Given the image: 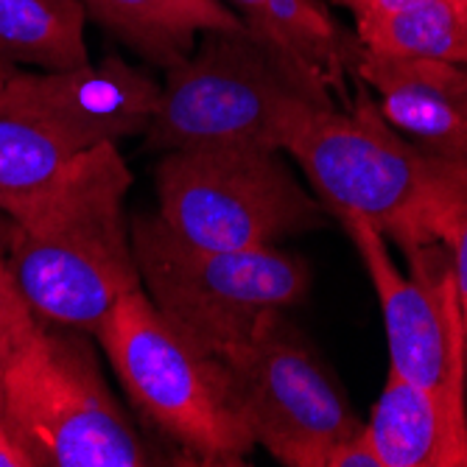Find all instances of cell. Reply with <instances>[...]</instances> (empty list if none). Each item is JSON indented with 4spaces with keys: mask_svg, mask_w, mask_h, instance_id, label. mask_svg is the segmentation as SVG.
I'll return each instance as SVG.
<instances>
[{
    "mask_svg": "<svg viewBox=\"0 0 467 467\" xmlns=\"http://www.w3.org/2000/svg\"><path fill=\"white\" fill-rule=\"evenodd\" d=\"M132 185L115 143L73 157L65 174L6 219L12 275L36 319L96 336L123 294L140 288L123 199Z\"/></svg>",
    "mask_w": 467,
    "mask_h": 467,
    "instance_id": "1",
    "label": "cell"
},
{
    "mask_svg": "<svg viewBox=\"0 0 467 467\" xmlns=\"http://www.w3.org/2000/svg\"><path fill=\"white\" fill-rule=\"evenodd\" d=\"M356 88L348 109L311 112L285 151L338 222H361L403 252L451 246L467 213V162L406 140L364 84Z\"/></svg>",
    "mask_w": 467,
    "mask_h": 467,
    "instance_id": "2",
    "label": "cell"
},
{
    "mask_svg": "<svg viewBox=\"0 0 467 467\" xmlns=\"http://www.w3.org/2000/svg\"><path fill=\"white\" fill-rule=\"evenodd\" d=\"M336 101L269 39L241 28L202 34L188 59L165 70L146 146L285 151L303 120Z\"/></svg>",
    "mask_w": 467,
    "mask_h": 467,
    "instance_id": "3",
    "label": "cell"
},
{
    "mask_svg": "<svg viewBox=\"0 0 467 467\" xmlns=\"http://www.w3.org/2000/svg\"><path fill=\"white\" fill-rule=\"evenodd\" d=\"M84 336L34 322L0 358V426L34 467L162 464L112 398Z\"/></svg>",
    "mask_w": 467,
    "mask_h": 467,
    "instance_id": "4",
    "label": "cell"
},
{
    "mask_svg": "<svg viewBox=\"0 0 467 467\" xmlns=\"http://www.w3.org/2000/svg\"><path fill=\"white\" fill-rule=\"evenodd\" d=\"M96 338L138 414L188 464H246L254 440L227 367L168 322L143 285L120 296Z\"/></svg>",
    "mask_w": 467,
    "mask_h": 467,
    "instance_id": "5",
    "label": "cell"
},
{
    "mask_svg": "<svg viewBox=\"0 0 467 467\" xmlns=\"http://www.w3.org/2000/svg\"><path fill=\"white\" fill-rule=\"evenodd\" d=\"M130 235L140 285L154 308L219 358L246 345L311 288L308 264L277 246H196L160 216H138Z\"/></svg>",
    "mask_w": 467,
    "mask_h": 467,
    "instance_id": "6",
    "label": "cell"
},
{
    "mask_svg": "<svg viewBox=\"0 0 467 467\" xmlns=\"http://www.w3.org/2000/svg\"><path fill=\"white\" fill-rule=\"evenodd\" d=\"M154 182L160 222L196 246H277L327 222L325 204L296 182L280 151H165Z\"/></svg>",
    "mask_w": 467,
    "mask_h": 467,
    "instance_id": "7",
    "label": "cell"
},
{
    "mask_svg": "<svg viewBox=\"0 0 467 467\" xmlns=\"http://www.w3.org/2000/svg\"><path fill=\"white\" fill-rule=\"evenodd\" d=\"M222 364L254 445L285 467H327V456L364 429L345 389L285 314L224 353Z\"/></svg>",
    "mask_w": 467,
    "mask_h": 467,
    "instance_id": "8",
    "label": "cell"
},
{
    "mask_svg": "<svg viewBox=\"0 0 467 467\" xmlns=\"http://www.w3.org/2000/svg\"><path fill=\"white\" fill-rule=\"evenodd\" d=\"M378 294L387 325L389 369L467 414V330L459 308L448 244L406 249L409 275L398 269L389 241L361 222H342Z\"/></svg>",
    "mask_w": 467,
    "mask_h": 467,
    "instance_id": "9",
    "label": "cell"
},
{
    "mask_svg": "<svg viewBox=\"0 0 467 467\" xmlns=\"http://www.w3.org/2000/svg\"><path fill=\"white\" fill-rule=\"evenodd\" d=\"M0 96L46 123L73 151H88L143 135L157 109L160 84L130 62L107 57L67 70L17 67Z\"/></svg>",
    "mask_w": 467,
    "mask_h": 467,
    "instance_id": "10",
    "label": "cell"
},
{
    "mask_svg": "<svg viewBox=\"0 0 467 467\" xmlns=\"http://www.w3.org/2000/svg\"><path fill=\"white\" fill-rule=\"evenodd\" d=\"M348 76L375 90L378 109L400 135L440 157L467 162V67L440 59L389 57L345 31Z\"/></svg>",
    "mask_w": 467,
    "mask_h": 467,
    "instance_id": "11",
    "label": "cell"
},
{
    "mask_svg": "<svg viewBox=\"0 0 467 467\" xmlns=\"http://www.w3.org/2000/svg\"><path fill=\"white\" fill-rule=\"evenodd\" d=\"M364 434L380 467H467V414L395 369L387 372Z\"/></svg>",
    "mask_w": 467,
    "mask_h": 467,
    "instance_id": "12",
    "label": "cell"
},
{
    "mask_svg": "<svg viewBox=\"0 0 467 467\" xmlns=\"http://www.w3.org/2000/svg\"><path fill=\"white\" fill-rule=\"evenodd\" d=\"M84 15L146 62L168 70L188 59L196 36L241 28V12L224 0H78Z\"/></svg>",
    "mask_w": 467,
    "mask_h": 467,
    "instance_id": "13",
    "label": "cell"
},
{
    "mask_svg": "<svg viewBox=\"0 0 467 467\" xmlns=\"http://www.w3.org/2000/svg\"><path fill=\"white\" fill-rule=\"evenodd\" d=\"M78 0H0V59L15 67L67 70L90 62Z\"/></svg>",
    "mask_w": 467,
    "mask_h": 467,
    "instance_id": "14",
    "label": "cell"
},
{
    "mask_svg": "<svg viewBox=\"0 0 467 467\" xmlns=\"http://www.w3.org/2000/svg\"><path fill=\"white\" fill-rule=\"evenodd\" d=\"M73 151L46 123L0 96V216L17 213L46 193L73 162Z\"/></svg>",
    "mask_w": 467,
    "mask_h": 467,
    "instance_id": "15",
    "label": "cell"
},
{
    "mask_svg": "<svg viewBox=\"0 0 467 467\" xmlns=\"http://www.w3.org/2000/svg\"><path fill=\"white\" fill-rule=\"evenodd\" d=\"M356 36L375 54L467 67V0H431L403 15L358 20Z\"/></svg>",
    "mask_w": 467,
    "mask_h": 467,
    "instance_id": "16",
    "label": "cell"
},
{
    "mask_svg": "<svg viewBox=\"0 0 467 467\" xmlns=\"http://www.w3.org/2000/svg\"><path fill=\"white\" fill-rule=\"evenodd\" d=\"M36 317L28 308L26 296L12 275L6 254V222L0 224V358L9 356L12 348L34 327Z\"/></svg>",
    "mask_w": 467,
    "mask_h": 467,
    "instance_id": "17",
    "label": "cell"
},
{
    "mask_svg": "<svg viewBox=\"0 0 467 467\" xmlns=\"http://www.w3.org/2000/svg\"><path fill=\"white\" fill-rule=\"evenodd\" d=\"M327 6H338L353 15V20H380V17H392L411 12L422 4H431V0H325Z\"/></svg>",
    "mask_w": 467,
    "mask_h": 467,
    "instance_id": "18",
    "label": "cell"
},
{
    "mask_svg": "<svg viewBox=\"0 0 467 467\" xmlns=\"http://www.w3.org/2000/svg\"><path fill=\"white\" fill-rule=\"evenodd\" d=\"M327 467H380V459L361 429L356 437L342 442L327 456Z\"/></svg>",
    "mask_w": 467,
    "mask_h": 467,
    "instance_id": "19",
    "label": "cell"
},
{
    "mask_svg": "<svg viewBox=\"0 0 467 467\" xmlns=\"http://www.w3.org/2000/svg\"><path fill=\"white\" fill-rule=\"evenodd\" d=\"M451 261H453V280H456V294H459V308L467 330V213L459 227L456 241L451 244Z\"/></svg>",
    "mask_w": 467,
    "mask_h": 467,
    "instance_id": "20",
    "label": "cell"
},
{
    "mask_svg": "<svg viewBox=\"0 0 467 467\" xmlns=\"http://www.w3.org/2000/svg\"><path fill=\"white\" fill-rule=\"evenodd\" d=\"M0 467H34L26 451L17 448L12 437L4 431V426H0Z\"/></svg>",
    "mask_w": 467,
    "mask_h": 467,
    "instance_id": "21",
    "label": "cell"
},
{
    "mask_svg": "<svg viewBox=\"0 0 467 467\" xmlns=\"http://www.w3.org/2000/svg\"><path fill=\"white\" fill-rule=\"evenodd\" d=\"M230 4H235L241 15H252L254 9H261L266 0H230Z\"/></svg>",
    "mask_w": 467,
    "mask_h": 467,
    "instance_id": "22",
    "label": "cell"
},
{
    "mask_svg": "<svg viewBox=\"0 0 467 467\" xmlns=\"http://www.w3.org/2000/svg\"><path fill=\"white\" fill-rule=\"evenodd\" d=\"M17 67L15 65H9V62H4V59H0V88H4V84L12 78V73H15Z\"/></svg>",
    "mask_w": 467,
    "mask_h": 467,
    "instance_id": "23",
    "label": "cell"
}]
</instances>
